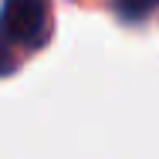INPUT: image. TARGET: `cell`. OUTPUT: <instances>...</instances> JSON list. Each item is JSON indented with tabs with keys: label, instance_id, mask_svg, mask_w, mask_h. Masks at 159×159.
I'll return each instance as SVG.
<instances>
[{
	"label": "cell",
	"instance_id": "obj_1",
	"mask_svg": "<svg viewBox=\"0 0 159 159\" xmlns=\"http://www.w3.org/2000/svg\"><path fill=\"white\" fill-rule=\"evenodd\" d=\"M48 34V0H3L0 37L10 44L34 48Z\"/></svg>",
	"mask_w": 159,
	"mask_h": 159
},
{
	"label": "cell",
	"instance_id": "obj_2",
	"mask_svg": "<svg viewBox=\"0 0 159 159\" xmlns=\"http://www.w3.org/2000/svg\"><path fill=\"white\" fill-rule=\"evenodd\" d=\"M115 7H119V14L129 17V20H139V17H146V14H152L159 7V0H115Z\"/></svg>",
	"mask_w": 159,
	"mask_h": 159
},
{
	"label": "cell",
	"instance_id": "obj_3",
	"mask_svg": "<svg viewBox=\"0 0 159 159\" xmlns=\"http://www.w3.org/2000/svg\"><path fill=\"white\" fill-rule=\"evenodd\" d=\"M10 41H3L0 37V78L7 75V71H14V58H10V48H7Z\"/></svg>",
	"mask_w": 159,
	"mask_h": 159
}]
</instances>
